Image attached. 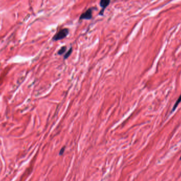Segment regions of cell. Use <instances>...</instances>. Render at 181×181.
<instances>
[{
    "instance_id": "6da1fadb",
    "label": "cell",
    "mask_w": 181,
    "mask_h": 181,
    "mask_svg": "<svg viewBox=\"0 0 181 181\" xmlns=\"http://www.w3.org/2000/svg\"><path fill=\"white\" fill-rule=\"evenodd\" d=\"M69 29L68 28H63L60 30L58 32L53 36L52 40L54 41H57L59 40H63L67 36L69 33Z\"/></svg>"
},
{
    "instance_id": "7a4b0ae2",
    "label": "cell",
    "mask_w": 181,
    "mask_h": 181,
    "mask_svg": "<svg viewBox=\"0 0 181 181\" xmlns=\"http://www.w3.org/2000/svg\"><path fill=\"white\" fill-rule=\"evenodd\" d=\"M92 8H89L81 15L79 20H90L92 18Z\"/></svg>"
},
{
    "instance_id": "3957f363",
    "label": "cell",
    "mask_w": 181,
    "mask_h": 181,
    "mask_svg": "<svg viewBox=\"0 0 181 181\" xmlns=\"http://www.w3.org/2000/svg\"><path fill=\"white\" fill-rule=\"evenodd\" d=\"M110 2H111V1L109 0H101V1H100V7L102 8V9L100 11V12L99 13L100 15H101V16L103 15L105 8L109 5Z\"/></svg>"
},
{
    "instance_id": "277c9868",
    "label": "cell",
    "mask_w": 181,
    "mask_h": 181,
    "mask_svg": "<svg viewBox=\"0 0 181 181\" xmlns=\"http://www.w3.org/2000/svg\"><path fill=\"white\" fill-rule=\"evenodd\" d=\"M66 50H67V47L66 46H63L58 50V52H57V54L58 55H63V54H64L65 53H66Z\"/></svg>"
},
{
    "instance_id": "5b68a950",
    "label": "cell",
    "mask_w": 181,
    "mask_h": 181,
    "mask_svg": "<svg viewBox=\"0 0 181 181\" xmlns=\"http://www.w3.org/2000/svg\"><path fill=\"white\" fill-rule=\"evenodd\" d=\"M72 52L73 48L72 47H71V48H69V50H68V51H67L66 53H65V54L64 56V59H67L71 55V54H72Z\"/></svg>"
},
{
    "instance_id": "8992f818",
    "label": "cell",
    "mask_w": 181,
    "mask_h": 181,
    "mask_svg": "<svg viewBox=\"0 0 181 181\" xmlns=\"http://www.w3.org/2000/svg\"><path fill=\"white\" fill-rule=\"evenodd\" d=\"M181 102V95H180V96L179 97V98H178V100L176 101V102L175 103V104L174 106V107H173V109H172V112L173 111H174L175 109H176V107H178V106L179 105V104L180 103V102Z\"/></svg>"
},
{
    "instance_id": "52a82bcc",
    "label": "cell",
    "mask_w": 181,
    "mask_h": 181,
    "mask_svg": "<svg viewBox=\"0 0 181 181\" xmlns=\"http://www.w3.org/2000/svg\"><path fill=\"white\" fill-rule=\"evenodd\" d=\"M65 147H64L62 148V149L60 150V151L59 152V155H63L64 152L65 151Z\"/></svg>"
},
{
    "instance_id": "ba28073f",
    "label": "cell",
    "mask_w": 181,
    "mask_h": 181,
    "mask_svg": "<svg viewBox=\"0 0 181 181\" xmlns=\"http://www.w3.org/2000/svg\"><path fill=\"white\" fill-rule=\"evenodd\" d=\"M180 159H181V158H180Z\"/></svg>"
}]
</instances>
